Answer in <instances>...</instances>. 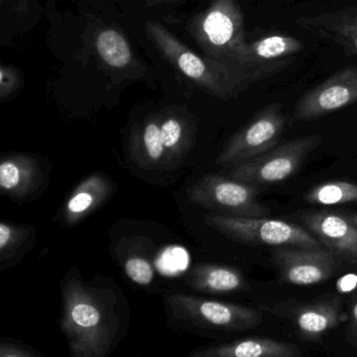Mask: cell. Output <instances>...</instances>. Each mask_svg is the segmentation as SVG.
Masks as SVG:
<instances>
[{
	"instance_id": "cell-1",
	"label": "cell",
	"mask_w": 357,
	"mask_h": 357,
	"mask_svg": "<svg viewBox=\"0 0 357 357\" xmlns=\"http://www.w3.org/2000/svg\"><path fill=\"white\" fill-rule=\"evenodd\" d=\"M188 31L204 55L225 66L244 89L265 78L250 61L238 0H208L191 18Z\"/></svg>"
},
{
	"instance_id": "cell-2",
	"label": "cell",
	"mask_w": 357,
	"mask_h": 357,
	"mask_svg": "<svg viewBox=\"0 0 357 357\" xmlns=\"http://www.w3.org/2000/svg\"><path fill=\"white\" fill-rule=\"evenodd\" d=\"M61 327L76 357H104L114 342L116 313L109 301L86 287L78 275L64 282Z\"/></svg>"
},
{
	"instance_id": "cell-3",
	"label": "cell",
	"mask_w": 357,
	"mask_h": 357,
	"mask_svg": "<svg viewBox=\"0 0 357 357\" xmlns=\"http://www.w3.org/2000/svg\"><path fill=\"white\" fill-rule=\"evenodd\" d=\"M146 33L171 66L215 98L234 99L245 89L225 66L190 50L160 22H148Z\"/></svg>"
},
{
	"instance_id": "cell-4",
	"label": "cell",
	"mask_w": 357,
	"mask_h": 357,
	"mask_svg": "<svg viewBox=\"0 0 357 357\" xmlns=\"http://www.w3.org/2000/svg\"><path fill=\"white\" fill-rule=\"evenodd\" d=\"M208 227L242 243L265 244L275 248H325L306 229L281 220L265 217L244 218L208 214L204 216Z\"/></svg>"
},
{
	"instance_id": "cell-5",
	"label": "cell",
	"mask_w": 357,
	"mask_h": 357,
	"mask_svg": "<svg viewBox=\"0 0 357 357\" xmlns=\"http://www.w3.org/2000/svg\"><path fill=\"white\" fill-rule=\"evenodd\" d=\"M321 142L319 135L294 139L258 158L235 165L229 177L248 185L281 183L298 172L303 162Z\"/></svg>"
},
{
	"instance_id": "cell-6",
	"label": "cell",
	"mask_w": 357,
	"mask_h": 357,
	"mask_svg": "<svg viewBox=\"0 0 357 357\" xmlns=\"http://www.w3.org/2000/svg\"><path fill=\"white\" fill-rule=\"evenodd\" d=\"M190 202L217 214L244 218L267 216L268 208L257 199L254 185L218 175H206L187 190Z\"/></svg>"
},
{
	"instance_id": "cell-7",
	"label": "cell",
	"mask_w": 357,
	"mask_h": 357,
	"mask_svg": "<svg viewBox=\"0 0 357 357\" xmlns=\"http://www.w3.org/2000/svg\"><path fill=\"white\" fill-rule=\"evenodd\" d=\"M285 127L286 116L281 104L264 106L227 142L219 154L217 164L235 166L266 153L277 147Z\"/></svg>"
},
{
	"instance_id": "cell-8",
	"label": "cell",
	"mask_w": 357,
	"mask_h": 357,
	"mask_svg": "<svg viewBox=\"0 0 357 357\" xmlns=\"http://www.w3.org/2000/svg\"><path fill=\"white\" fill-rule=\"evenodd\" d=\"M168 303L175 317L204 327L241 331L257 327L262 321L261 313L255 309L189 294H173L169 296Z\"/></svg>"
},
{
	"instance_id": "cell-9",
	"label": "cell",
	"mask_w": 357,
	"mask_h": 357,
	"mask_svg": "<svg viewBox=\"0 0 357 357\" xmlns=\"http://www.w3.org/2000/svg\"><path fill=\"white\" fill-rule=\"evenodd\" d=\"M356 103L357 66H349L302 96L294 106V120H317Z\"/></svg>"
},
{
	"instance_id": "cell-10",
	"label": "cell",
	"mask_w": 357,
	"mask_h": 357,
	"mask_svg": "<svg viewBox=\"0 0 357 357\" xmlns=\"http://www.w3.org/2000/svg\"><path fill=\"white\" fill-rule=\"evenodd\" d=\"M337 259L326 248H277L273 252L282 280L301 286L326 281L333 275Z\"/></svg>"
},
{
	"instance_id": "cell-11",
	"label": "cell",
	"mask_w": 357,
	"mask_h": 357,
	"mask_svg": "<svg viewBox=\"0 0 357 357\" xmlns=\"http://www.w3.org/2000/svg\"><path fill=\"white\" fill-rule=\"evenodd\" d=\"M309 231L337 258L357 264V227L344 216L314 213L302 217Z\"/></svg>"
},
{
	"instance_id": "cell-12",
	"label": "cell",
	"mask_w": 357,
	"mask_h": 357,
	"mask_svg": "<svg viewBox=\"0 0 357 357\" xmlns=\"http://www.w3.org/2000/svg\"><path fill=\"white\" fill-rule=\"evenodd\" d=\"M298 24L301 28L340 45L347 55L357 56V8L303 18Z\"/></svg>"
},
{
	"instance_id": "cell-13",
	"label": "cell",
	"mask_w": 357,
	"mask_h": 357,
	"mask_svg": "<svg viewBox=\"0 0 357 357\" xmlns=\"http://www.w3.org/2000/svg\"><path fill=\"white\" fill-rule=\"evenodd\" d=\"M194 357H296L300 348L266 337H248L191 353Z\"/></svg>"
},
{
	"instance_id": "cell-14",
	"label": "cell",
	"mask_w": 357,
	"mask_h": 357,
	"mask_svg": "<svg viewBox=\"0 0 357 357\" xmlns=\"http://www.w3.org/2000/svg\"><path fill=\"white\" fill-rule=\"evenodd\" d=\"M43 183L40 165L32 156L16 154L0 162V187L3 192L24 197L36 191Z\"/></svg>"
},
{
	"instance_id": "cell-15",
	"label": "cell",
	"mask_w": 357,
	"mask_h": 357,
	"mask_svg": "<svg viewBox=\"0 0 357 357\" xmlns=\"http://www.w3.org/2000/svg\"><path fill=\"white\" fill-rule=\"evenodd\" d=\"M304 49V43L287 35H268L248 43V54L255 68L264 77L271 76L282 61Z\"/></svg>"
},
{
	"instance_id": "cell-16",
	"label": "cell",
	"mask_w": 357,
	"mask_h": 357,
	"mask_svg": "<svg viewBox=\"0 0 357 357\" xmlns=\"http://www.w3.org/2000/svg\"><path fill=\"white\" fill-rule=\"evenodd\" d=\"M112 192V183L104 175L96 173L85 178L68 198L64 206L66 225H74L99 208Z\"/></svg>"
},
{
	"instance_id": "cell-17",
	"label": "cell",
	"mask_w": 357,
	"mask_h": 357,
	"mask_svg": "<svg viewBox=\"0 0 357 357\" xmlns=\"http://www.w3.org/2000/svg\"><path fill=\"white\" fill-rule=\"evenodd\" d=\"M160 135L169 165H176L185 156L192 144V127L185 114L177 110L158 112Z\"/></svg>"
},
{
	"instance_id": "cell-18",
	"label": "cell",
	"mask_w": 357,
	"mask_h": 357,
	"mask_svg": "<svg viewBox=\"0 0 357 357\" xmlns=\"http://www.w3.org/2000/svg\"><path fill=\"white\" fill-rule=\"evenodd\" d=\"M188 281L195 289L215 294L238 291L246 287L242 273L225 265H197L190 273Z\"/></svg>"
},
{
	"instance_id": "cell-19",
	"label": "cell",
	"mask_w": 357,
	"mask_h": 357,
	"mask_svg": "<svg viewBox=\"0 0 357 357\" xmlns=\"http://www.w3.org/2000/svg\"><path fill=\"white\" fill-rule=\"evenodd\" d=\"M133 149L142 166L148 168L169 166L168 158L160 141L158 114L148 118L137 129L133 137Z\"/></svg>"
},
{
	"instance_id": "cell-20",
	"label": "cell",
	"mask_w": 357,
	"mask_h": 357,
	"mask_svg": "<svg viewBox=\"0 0 357 357\" xmlns=\"http://www.w3.org/2000/svg\"><path fill=\"white\" fill-rule=\"evenodd\" d=\"M96 52L107 68L126 70L135 63V55L126 37L116 29L106 28L96 36Z\"/></svg>"
},
{
	"instance_id": "cell-21",
	"label": "cell",
	"mask_w": 357,
	"mask_h": 357,
	"mask_svg": "<svg viewBox=\"0 0 357 357\" xmlns=\"http://www.w3.org/2000/svg\"><path fill=\"white\" fill-rule=\"evenodd\" d=\"M340 319L337 301L306 305L296 311L294 321L301 333L307 337H317L333 328Z\"/></svg>"
},
{
	"instance_id": "cell-22",
	"label": "cell",
	"mask_w": 357,
	"mask_h": 357,
	"mask_svg": "<svg viewBox=\"0 0 357 357\" xmlns=\"http://www.w3.org/2000/svg\"><path fill=\"white\" fill-rule=\"evenodd\" d=\"M305 200L321 206H335L357 202V185L348 181L323 183L307 193Z\"/></svg>"
},
{
	"instance_id": "cell-23",
	"label": "cell",
	"mask_w": 357,
	"mask_h": 357,
	"mask_svg": "<svg viewBox=\"0 0 357 357\" xmlns=\"http://www.w3.org/2000/svg\"><path fill=\"white\" fill-rule=\"evenodd\" d=\"M190 255L183 246L171 245L165 248L156 257L155 267L162 275L176 277L187 271Z\"/></svg>"
},
{
	"instance_id": "cell-24",
	"label": "cell",
	"mask_w": 357,
	"mask_h": 357,
	"mask_svg": "<svg viewBox=\"0 0 357 357\" xmlns=\"http://www.w3.org/2000/svg\"><path fill=\"white\" fill-rule=\"evenodd\" d=\"M30 231L26 227L0 223V260L3 265L15 258L18 250L26 243Z\"/></svg>"
},
{
	"instance_id": "cell-25",
	"label": "cell",
	"mask_w": 357,
	"mask_h": 357,
	"mask_svg": "<svg viewBox=\"0 0 357 357\" xmlns=\"http://www.w3.org/2000/svg\"><path fill=\"white\" fill-rule=\"evenodd\" d=\"M127 275L139 285H148L153 280V268L146 259L131 257L125 263Z\"/></svg>"
},
{
	"instance_id": "cell-26",
	"label": "cell",
	"mask_w": 357,
	"mask_h": 357,
	"mask_svg": "<svg viewBox=\"0 0 357 357\" xmlns=\"http://www.w3.org/2000/svg\"><path fill=\"white\" fill-rule=\"evenodd\" d=\"M20 86V76L18 70L12 66H1L0 68V98L1 100L11 97Z\"/></svg>"
},
{
	"instance_id": "cell-27",
	"label": "cell",
	"mask_w": 357,
	"mask_h": 357,
	"mask_svg": "<svg viewBox=\"0 0 357 357\" xmlns=\"http://www.w3.org/2000/svg\"><path fill=\"white\" fill-rule=\"evenodd\" d=\"M35 352L24 348L14 342H3L0 344V356L1 357H33Z\"/></svg>"
},
{
	"instance_id": "cell-28",
	"label": "cell",
	"mask_w": 357,
	"mask_h": 357,
	"mask_svg": "<svg viewBox=\"0 0 357 357\" xmlns=\"http://www.w3.org/2000/svg\"><path fill=\"white\" fill-rule=\"evenodd\" d=\"M338 291L350 292L357 287V275L350 273V275H344L340 278L336 284Z\"/></svg>"
},
{
	"instance_id": "cell-29",
	"label": "cell",
	"mask_w": 357,
	"mask_h": 357,
	"mask_svg": "<svg viewBox=\"0 0 357 357\" xmlns=\"http://www.w3.org/2000/svg\"><path fill=\"white\" fill-rule=\"evenodd\" d=\"M352 324L353 328H354L355 332L357 334V302L353 305L352 308Z\"/></svg>"
},
{
	"instance_id": "cell-30",
	"label": "cell",
	"mask_w": 357,
	"mask_h": 357,
	"mask_svg": "<svg viewBox=\"0 0 357 357\" xmlns=\"http://www.w3.org/2000/svg\"><path fill=\"white\" fill-rule=\"evenodd\" d=\"M144 3L148 6L162 5V3H171L172 0H143Z\"/></svg>"
},
{
	"instance_id": "cell-31",
	"label": "cell",
	"mask_w": 357,
	"mask_h": 357,
	"mask_svg": "<svg viewBox=\"0 0 357 357\" xmlns=\"http://www.w3.org/2000/svg\"><path fill=\"white\" fill-rule=\"evenodd\" d=\"M344 217H346L351 223H353L355 227H357V214H349L346 215Z\"/></svg>"
}]
</instances>
